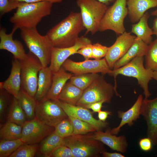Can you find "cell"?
<instances>
[{
  "mask_svg": "<svg viewBox=\"0 0 157 157\" xmlns=\"http://www.w3.org/2000/svg\"><path fill=\"white\" fill-rule=\"evenodd\" d=\"M3 89H0V120L4 114L8 101V96Z\"/></svg>",
  "mask_w": 157,
  "mask_h": 157,
  "instance_id": "ab89813d",
  "label": "cell"
},
{
  "mask_svg": "<svg viewBox=\"0 0 157 157\" xmlns=\"http://www.w3.org/2000/svg\"><path fill=\"white\" fill-rule=\"evenodd\" d=\"M108 48L109 47L103 45L99 43L92 44L93 58L95 59H99L105 57Z\"/></svg>",
  "mask_w": 157,
  "mask_h": 157,
  "instance_id": "74e56055",
  "label": "cell"
},
{
  "mask_svg": "<svg viewBox=\"0 0 157 157\" xmlns=\"http://www.w3.org/2000/svg\"><path fill=\"white\" fill-rule=\"evenodd\" d=\"M99 76L98 73H90L72 76L70 82L84 90L88 87Z\"/></svg>",
  "mask_w": 157,
  "mask_h": 157,
  "instance_id": "4dcf8cb0",
  "label": "cell"
},
{
  "mask_svg": "<svg viewBox=\"0 0 157 157\" xmlns=\"http://www.w3.org/2000/svg\"><path fill=\"white\" fill-rule=\"evenodd\" d=\"M104 103H105L104 101L93 103L87 105L85 108L92 110L94 112L98 113L101 110L103 107L102 104Z\"/></svg>",
  "mask_w": 157,
  "mask_h": 157,
  "instance_id": "7bdbcfd3",
  "label": "cell"
},
{
  "mask_svg": "<svg viewBox=\"0 0 157 157\" xmlns=\"http://www.w3.org/2000/svg\"><path fill=\"white\" fill-rule=\"evenodd\" d=\"M76 3L80 10L83 25L93 35L99 30V26L107 9V6L97 0H77Z\"/></svg>",
  "mask_w": 157,
  "mask_h": 157,
  "instance_id": "52a82bcc",
  "label": "cell"
},
{
  "mask_svg": "<svg viewBox=\"0 0 157 157\" xmlns=\"http://www.w3.org/2000/svg\"><path fill=\"white\" fill-rule=\"evenodd\" d=\"M54 128L55 132L63 138L68 137L73 134V126L68 117L60 122Z\"/></svg>",
  "mask_w": 157,
  "mask_h": 157,
  "instance_id": "d590c367",
  "label": "cell"
},
{
  "mask_svg": "<svg viewBox=\"0 0 157 157\" xmlns=\"http://www.w3.org/2000/svg\"><path fill=\"white\" fill-rule=\"evenodd\" d=\"M144 56H138L126 65L116 69L111 70L108 74L114 78V87L116 90V78L119 75L133 77L137 79L138 84L143 89L145 98H148L151 95L149 89V83L153 79V71L147 69L143 63Z\"/></svg>",
  "mask_w": 157,
  "mask_h": 157,
  "instance_id": "3957f363",
  "label": "cell"
},
{
  "mask_svg": "<svg viewBox=\"0 0 157 157\" xmlns=\"http://www.w3.org/2000/svg\"><path fill=\"white\" fill-rule=\"evenodd\" d=\"M59 103L67 115H71L91 125L97 131H101L108 123L94 118L87 108L78 106L71 105L59 100Z\"/></svg>",
  "mask_w": 157,
  "mask_h": 157,
  "instance_id": "2e32d148",
  "label": "cell"
},
{
  "mask_svg": "<svg viewBox=\"0 0 157 157\" xmlns=\"http://www.w3.org/2000/svg\"><path fill=\"white\" fill-rule=\"evenodd\" d=\"M152 78L157 81V71L153 72Z\"/></svg>",
  "mask_w": 157,
  "mask_h": 157,
  "instance_id": "681fc988",
  "label": "cell"
},
{
  "mask_svg": "<svg viewBox=\"0 0 157 157\" xmlns=\"http://www.w3.org/2000/svg\"><path fill=\"white\" fill-rule=\"evenodd\" d=\"M127 6L130 20L135 23L147 10L157 7V0H127Z\"/></svg>",
  "mask_w": 157,
  "mask_h": 157,
  "instance_id": "44dd1931",
  "label": "cell"
},
{
  "mask_svg": "<svg viewBox=\"0 0 157 157\" xmlns=\"http://www.w3.org/2000/svg\"><path fill=\"white\" fill-rule=\"evenodd\" d=\"M91 43V41L89 39L82 36L79 37L72 46L62 48L52 47L50 62L49 66L50 69L53 73L57 72L69 57L76 53L81 48Z\"/></svg>",
  "mask_w": 157,
  "mask_h": 157,
  "instance_id": "4fadbf2b",
  "label": "cell"
},
{
  "mask_svg": "<svg viewBox=\"0 0 157 157\" xmlns=\"http://www.w3.org/2000/svg\"><path fill=\"white\" fill-rule=\"evenodd\" d=\"M92 43L88 44L79 49L76 53L82 55L85 60L93 58Z\"/></svg>",
  "mask_w": 157,
  "mask_h": 157,
  "instance_id": "b9f144b4",
  "label": "cell"
},
{
  "mask_svg": "<svg viewBox=\"0 0 157 157\" xmlns=\"http://www.w3.org/2000/svg\"><path fill=\"white\" fill-rule=\"evenodd\" d=\"M128 15L127 0H115L108 8L100 22L98 31L111 30L118 35L125 31L124 20Z\"/></svg>",
  "mask_w": 157,
  "mask_h": 157,
  "instance_id": "ba28073f",
  "label": "cell"
},
{
  "mask_svg": "<svg viewBox=\"0 0 157 157\" xmlns=\"http://www.w3.org/2000/svg\"><path fill=\"white\" fill-rule=\"evenodd\" d=\"M17 99L25 114L26 119L29 120L34 119L37 103L35 97L21 88Z\"/></svg>",
  "mask_w": 157,
  "mask_h": 157,
  "instance_id": "4316f807",
  "label": "cell"
},
{
  "mask_svg": "<svg viewBox=\"0 0 157 157\" xmlns=\"http://www.w3.org/2000/svg\"><path fill=\"white\" fill-rule=\"evenodd\" d=\"M150 14L152 16H157V7L156 9L152 12Z\"/></svg>",
  "mask_w": 157,
  "mask_h": 157,
  "instance_id": "f907efd6",
  "label": "cell"
},
{
  "mask_svg": "<svg viewBox=\"0 0 157 157\" xmlns=\"http://www.w3.org/2000/svg\"><path fill=\"white\" fill-rule=\"evenodd\" d=\"M136 37L126 31L117 37L114 43L109 47L105 58L110 69L123 57L133 43Z\"/></svg>",
  "mask_w": 157,
  "mask_h": 157,
  "instance_id": "5bb4252c",
  "label": "cell"
},
{
  "mask_svg": "<svg viewBox=\"0 0 157 157\" xmlns=\"http://www.w3.org/2000/svg\"><path fill=\"white\" fill-rule=\"evenodd\" d=\"M19 62L21 88L35 97L37 89L38 74L43 67L42 65L38 58L30 51Z\"/></svg>",
  "mask_w": 157,
  "mask_h": 157,
  "instance_id": "9c48e42d",
  "label": "cell"
},
{
  "mask_svg": "<svg viewBox=\"0 0 157 157\" xmlns=\"http://www.w3.org/2000/svg\"><path fill=\"white\" fill-rule=\"evenodd\" d=\"M73 128L72 135L85 134L96 131L90 124L74 117L68 115Z\"/></svg>",
  "mask_w": 157,
  "mask_h": 157,
  "instance_id": "836d02e7",
  "label": "cell"
},
{
  "mask_svg": "<svg viewBox=\"0 0 157 157\" xmlns=\"http://www.w3.org/2000/svg\"><path fill=\"white\" fill-rule=\"evenodd\" d=\"M111 115V112L108 111H101L98 112V117L99 119L105 122L109 115Z\"/></svg>",
  "mask_w": 157,
  "mask_h": 157,
  "instance_id": "f6af8a7d",
  "label": "cell"
},
{
  "mask_svg": "<svg viewBox=\"0 0 157 157\" xmlns=\"http://www.w3.org/2000/svg\"><path fill=\"white\" fill-rule=\"evenodd\" d=\"M148 45L136 37L133 43L126 53L115 63L113 69L126 65L137 56H144Z\"/></svg>",
  "mask_w": 157,
  "mask_h": 157,
  "instance_id": "603a6c76",
  "label": "cell"
},
{
  "mask_svg": "<svg viewBox=\"0 0 157 157\" xmlns=\"http://www.w3.org/2000/svg\"><path fill=\"white\" fill-rule=\"evenodd\" d=\"M98 1L108 6L109 5L110 3L114 2L115 0H97Z\"/></svg>",
  "mask_w": 157,
  "mask_h": 157,
  "instance_id": "c3c4849f",
  "label": "cell"
},
{
  "mask_svg": "<svg viewBox=\"0 0 157 157\" xmlns=\"http://www.w3.org/2000/svg\"><path fill=\"white\" fill-rule=\"evenodd\" d=\"M22 128V125L7 122L0 128L1 140H14L21 139Z\"/></svg>",
  "mask_w": 157,
  "mask_h": 157,
  "instance_id": "f546056e",
  "label": "cell"
},
{
  "mask_svg": "<svg viewBox=\"0 0 157 157\" xmlns=\"http://www.w3.org/2000/svg\"><path fill=\"white\" fill-rule=\"evenodd\" d=\"M72 135L64 138L63 144L71 150L73 157L97 156L105 151L101 142L94 139L92 135Z\"/></svg>",
  "mask_w": 157,
  "mask_h": 157,
  "instance_id": "5b68a950",
  "label": "cell"
},
{
  "mask_svg": "<svg viewBox=\"0 0 157 157\" xmlns=\"http://www.w3.org/2000/svg\"><path fill=\"white\" fill-rule=\"evenodd\" d=\"M92 136L94 139L105 144L113 150L122 153H125L127 151L128 143L125 136H117L112 134L109 128L105 132L97 131Z\"/></svg>",
  "mask_w": 157,
  "mask_h": 157,
  "instance_id": "ac0fdd59",
  "label": "cell"
},
{
  "mask_svg": "<svg viewBox=\"0 0 157 157\" xmlns=\"http://www.w3.org/2000/svg\"><path fill=\"white\" fill-rule=\"evenodd\" d=\"M20 29L21 37L29 51L38 58L43 67L48 66L50 62L52 47L45 35H40L36 27Z\"/></svg>",
  "mask_w": 157,
  "mask_h": 157,
  "instance_id": "277c9868",
  "label": "cell"
},
{
  "mask_svg": "<svg viewBox=\"0 0 157 157\" xmlns=\"http://www.w3.org/2000/svg\"><path fill=\"white\" fill-rule=\"evenodd\" d=\"M53 73L49 66L42 67L38 77V88L35 98L37 101L45 98L51 87Z\"/></svg>",
  "mask_w": 157,
  "mask_h": 157,
  "instance_id": "cb8c5ba5",
  "label": "cell"
},
{
  "mask_svg": "<svg viewBox=\"0 0 157 157\" xmlns=\"http://www.w3.org/2000/svg\"><path fill=\"white\" fill-rule=\"evenodd\" d=\"M58 101L46 97L37 101L35 117L41 122L54 127L68 117Z\"/></svg>",
  "mask_w": 157,
  "mask_h": 157,
  "instance_id": "30bf717a",
  "label": "cell"
},
{
  "mask_svg": "<svg viewBox=\"0 0 157 157\" xmlns=\"http://www.w3.org/2000/svg\"><path fill=\"white\" fill-rule=\"evenodd\" d=\"M53 3L47 1L35 3L22 2L9 19L16 30L36 27L42 19L50 15Z\"/></svg>",
  "mask_w": 157,
  "mask_h": 157,
  "instance_id": "7a4b0ae2",
  "label": "cell"
},
{
  "mask_svg": "<svg viewBox=\"0 0 157 157\" xmlns=\"http://www.w3.org/2000/svg\"><path fill=\"white\" fill-rule=\"evenodd\" d=\"M138 144L141 150L144 152L150 151L152 149L153 144L151 140L148 137L140 139Z\"/></svg>",
  "mask_w": 157,
  "mask_h": 157,
  "instance_id": "60d3db41",
  "label": "cell"
},
{
  "mask_svg": "<svg viewBox=\"0 0 157 157\" xmlns=\"http://www.w3.org/2000/svg\"><path fill=\"white\" fill-rule=\"evenodd\" d=\"M26 119L25 114L17 99L13 97L7 117V122L22 125L26 121Z\"/></svg>",
  "mask_w": 157,
  "mask_h": 157,
  "instance_id": "f1b7e54d",
  "label": "cell"
},
{
  "mask_svg": "<svg viewBox=\"0 0 157 157\" xmlns=\"http://www.w3.org/2000/svg\"><path fill=\"white\" fill-rule=\"evenodd\" d=\"M22 2L11 0H0V12L1 15L17 9Z\"/></svg>",
  "mask_w": 157,
  "mask_h": 157,
  "instance_id": "8d00e7d4",
  "label": "cell"
},
{
  "mask_svg": "<svg viewBox=\"0 0 157 157\" xmlns=\"http://www.w3.org/2000/svg\"><path fill=\"white\" fill-rule=\"evenodd\" d=\"M22 140L25 144H38L52 133L55 128L45 124L36 117L26 121L22 125Z\"/></svg>",
  "mask_w": 157,
  "mask_h": 157,
  "instance_id": "7c38bea8",
  "label": "cell"
},
{
  "mask_svg": "<svg viewBox=\"0 0 157 157\" xmlns=\"http://www.w3.org/2000/svg\"><path fill=\"white\" fill-rule=\"evenodd\" d=\"M143 99L142 95L140 94L135 103L129 110L126 111L119 110L117 112L118 117L121 119V121L118 126L111 130L112 134L117 135L121 128L125 124H127L129 126H132L134 124V122L140 118Z\"/></svg>",
  "mask_w": 157,
  "mask_h": 157,
  "instance_id": "ffe728a7",
  "label": "cell"
},
{
  "mask_svg": "<svg viewBox=\"0 0 157 157\" xmlns=\"http://www.w3.org/2000/svg\"><path fill=\"white\" fill-rule=\"evenodd\" d=\"M24 144L21 139L14 140H1L0 157H9L20 146Z\"/></svg>",
  "mask_w": 157,
  "mask_h": 157,
  "instance_id": "d6a6232c",
  "label": "cell"
},
{
  "mask_svg": "<svg viewBox=\"0 0 157 157\" xmlns=\"http://www.w3.org/2000/svg\"><path fill=\"white\" fill-rule=\"evenodd\" d=\"M72 76L71 73L67 72L62 66L58 71L53 73L51 87L45 97L59 100V97L62 89Z\"/></svg>",
  "mask_w": 157,
  "mask_h": 157,
  "instance_id": "7402d4cb",
  "label": "cell"
},
{
  "mask_svg": "<svg viewBox=\"0 0 157 157\" xmlns=\"http://www.w3.org/2000/svg\"><path fill=\"white\" fill-rule=\"evenodd\" d=\"M145 56V67L157 71V39L148 45Z\"/></svg>",
  "mask_w": 157,
  "mask_h": 157,
  "instance_id": "1f68e13d",
  "label": "cell"
},
{
  "mask_svg": "<svg viewBox=\"0 0 157 157\" xmlns=\"http://www.w3.org/2000/svg\"><path fill=\"white\" fill-rule=\"evenodd\" d=\"M27 3H35L44 1L51 2L53 3H60L63 0H11Z\"/></svg>",
  "mask_w": 157,
  "mask_h": 157,
  "instance_id": "ee69618b",
  "label": "cell"
},
{
  "mask_svg": "<svg viewBox=\"0 0 157 157\" xmlns=\"http://www.w3.org/2000/svg\"><path fill=\"white\" fill-rule=\"evenodd\" d=\"M38 144H24L20 146L9 157H33L38 150Z\"/></svg>",
  "mask_w": 157,
  "mask_h": 157,
  "instance_id": "e575fe53",
  "label": "cell"
},
{
  "mask_svg": "<svg viewBox=\"0 0 157 157\" xmlns=\"http://www.w3.org/2000/svg\"><path fill=\"white\" fill-rule=\"evenodd\" d=\"M62 67L66 71L75 75L99 73L108 74L111 70L105 58L94 60H85L80 62H75L67 59Z\"/></svg>",
  "mask_w": 157,
  "mask_h": 157,
  "instance_id": "8fae6325",
  "label": "cell"
},
{
  "mask_svg": "<svg viewBox=\"0 0 157 157\" xmlns=\"http://www.w3.org/2000/svg\"><path fill=\"white\" fill-rule=\"evenodd\" d=\"M21 88L20 63L19 60L14 58L10 75L5 81L0 82V89L4 90L17 98Z\"/></svg>",
  "mask_w": 157,
  "mask_h": 157,
  "instance_id": "d6986e66",
  "label": "cell"
},
{
  "mask_svg": "<svg viewBox=\"0 0 157 157\" xmlns=\"http://www.w3.org/2000/svg\"><path fill=\"white\" fill-rule=\"evenodd\" d=\"M121 96L111 84L108 83L104 76H99L83 91L81 99L76 105L85 108L87 105L96 102L104 101L110 103L114 93Z\"/></svg>",
  "mask_w": 157,
  "mask_h": 157,
  "instance_id": "8992f818",
  "label": "cell"
},
{
  "mask_svg": "<svg viewBox=\"0 0 157 157\" xmlns=\"http://www.w3.org/2000/svg\"><path fill=\"white\" fill-rule=\"evenodd\" d=\"M140 115L143 116L147 125V135L153 145L157 144V97L152 99H143Z\"/></svg>",
  "mask_w": 157,
  "mask_h": 157,
  "instance_id": "9a60e30c",
  "label": "cell"
},
{
  "mask_svg": "<svg viewBox=\"0 0 157 157\" xmlns=\"http://www.w3.org/2000/svg\"><path fill=\"white\" fill-rule=\"evenodd\" d=\"M149 17V13L146 12L138 22L132 25L131 31L136 37L148 45L152 42V35H153L152 29L149 27L148 24Z\"/></svg>",
  "mask_w": 157,
  "mask_h": 157,
  "instance_id": "d4e9b609",
  "label": "cell"
},
{
  "mask_svg": "<svg viewBox=\"0 0 157 157\" xmlns=\"http://www.w3.org/2000/svg\"><path fill=\"white\" fill-rule=\"evenodd\" d=\"M83 90L71 83H66L59 97V100L68 104L76 105L82 95Z\"/></svg>",
  "mask_w": 157,
  "mask_h": 157,
  "instance_id": "83f0119b",
  "label": "cell"
},
{
  "mask_svg": "<svg viewBox=\"0 0 157 157\" xmlns=\"http://www.w3.org/2000/svg\"><path fill=\"white\" fill-rule=\"evenodd\" d=\"M16 31L13 28L10 33L7 34L4 28H0V49L8 51L13 54L14 58L20 61L25 58L27 53L22 42L13 39V35Z\"/></svg>",
  "mask_w": 157,
  "mask_h": 157,
  "instance_id": "e0dca14e",
  "label": "cell"
},
{
  "mask_svg": "<svg viewBox=\"0 0 157 157\" xmlns=\"http://www.w3.org/2000/svg\"><path fill=\"white\" fill-rule=\"evenodd\" d=\"M85 29L80 13L71 12L45 35L51 47L64 48L74 45Z\"/></svg>",
  "mask_w": 157,
  "mask_h": 157,
  "instance_id": "6da1fadb",
  "label": "cell"
},
{
  "mask_svg": "<svg viewBox=\"0 0 157 157\" xmlns=\"http://www.w3.org/2000/svg\"><path fill=\"white\" fill-rule=\"evenodd\" d=\"M73 157L70 149L64 144L58 147L53 152L50 157Z\"/></svg>",
  "mask_w": 157,
  "mask_h": 157,
  "instance_id": "f35d334b",
  "label": "cell"
},
{
  "mask_svg": "<svg viewBox=\"0 0 157 157\" xmlns=\"http://www.w3.org/2000/svg\"><path fill=\"white\" fill-rule=\"evenodd\" d=\"M101 154L104 157H124L122 154L117 152L110 153L105 151H103Z\"/></svg>",
  "mask_w": 157,
  "mask_h": 157,
  "instance_id": "bcb514c9",
  "label": "cell"
},
{
  "mask_svg": "<svg viewBox=\"0 0 157 157\" xmlns=\"http://www.w3.org/2000/svg\"><path fill=\"white\" fill-rule=\"evenodd\" d=\"M153 21L152 30L153 35H156L157 39V16Z\"/></svg>",
  "mask_w": 157,
  "mask_h": 157,
  "instance_id": "7dc6e473",
  "label": "cell"
},
{
  "mask_svg": "<svg viewBox=\"0 0 157 157\" xmlns=\"http://www.w3.org/2000/svg\"><path fill=\"white\" fill-rule=\"evenodd\" d=\"M63 138L54 131L40 142L38 149L40 153L44 157H50L56 149L63 144Z\"/></svg>",
  "mask_w": 157,
  "mask_h": 157,
  "instance_id": "484cf974",
  "label": "cell"
}]
</instances>
